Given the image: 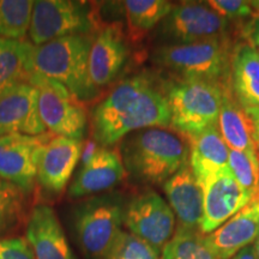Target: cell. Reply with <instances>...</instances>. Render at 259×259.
<instances>
[{"label": "cell", "mask_w": 259, "mask_h": 259, "mask_svg": "<svg viewBox=\"0 0 259 259\" xmlns=\"http://www.w3.org/2000/svg\"><path fill=\"white\" fill-rule=\"evenodd\" d=\"M95 35H72L34 47L35 72L57 80L80 102L95 99L89 53Z\"/></svg>", "instance_id": "3957f363"}, {"label": "cell", "mask_w": 259, "mask_h": 259, "mask_svg": "<svg viewBox=\"0 0 259 259\" xmlns=\"http://www.w3.org/2000/svg\"><path fill=\"white\" fill-rule=\"evenodd\" d=\"M51 136V132L0 136V179L14 184L25 194L30 192L36 180L37 151Z\"/></svg>", "instance_id": "7c38bea8"}, {"label": "cell", "mask_w": 259, "mask_h": 259, "mask_svg": "<svg viewBox=\"0 0 259 259\" xmlns=\"http://www.w3.org/2000/svg\"><path fill=\"white\" fill-rule=\"evenodd\" d=\"M25 193L14 184L0 179V238L15 231L24 218Z\"/></svg>", "instance_id": "4316f807"}, {"label": "cell", "mask_w": 259, "mask_h": 259, "mask_svg": "<svg viewBox=\"0 0 259 259\" xmlns=\"http://www.w3.org/2000/svg\"><path fill=\"white\" fill-rule=\"evenodd\" d=\"M231 88L246 112L259 109V51L250 42L236 45L233 50Z\"/></svg>", "instance_id": "ffe728a7"}, {"label": "cell", "mask_w": 259, "mask_h": 259, "mask_svg": "<svg viewBox=\"0 0 259 259\" xmlns=\"http://www.w3.org/2000/svg\"><path fill=\"white\" fill-rule=\"evenodd\" d=\"M126 174L118 148L100 147L92 160L80 166L69 187V197L84 198L118 185Z\"/></svg>", "instance_id": "2e32d148"}, {"label": "cell", "mask_w": 259, "mask_h": 259, "mask_svg": "<svg viewBox=\"0 0 259 259\" xmlns=\"http://www.w3.org/2000/svg\"><path fill=\"white\" fill-rule=\"evenodd\" d=\"M229 22L205 3L183 2L174 5L161 22L160 34L171 45L227 36Z\"/></svg>", "instance_id": "30bf717a"}, {"label": "cell", "mask_w": 259, "mask_h": 259, "mask_svg": "<svg viewBox=\"0 0 259 259\" xmlns=\"http://www.w3.org/2000/svg\"><path fill=\"white\" fill-rule=\"evenodd\" d=\"M169 125L164 88L147 72L121 80L90 112L92 139L100 147H112L139 130Z\"/></svg>", "instance_id": "6da1fadb"}, {"label": "cell", "mask_w": 259, "mask_h": 259, "mask_svg": "<svg viewBox=\"0 0 259 259\" xmlns=\"http://www.w3.org/2000/svg\"><path fill=\"white\" fill-rule=\"evenodd\" d=\"M161 259H221L199 229L178 226L173 238L162 250Z\"/></svg>", "instance_id": "d4e9b609"}, {"label": "cell", "mask_w": 259, "mask_h": 259, "mask_svg": "<svg viewBox=\"0 0 259 259\" xmlns=\"http://www.w3.org/2000/svg\"><path fill=\"white\" fill-rule=\"evenodd\" d=\"M100 25L90 3L78 0L34 2L29 36L34 46L72 35H93Z\"/></svg>", "instance_id": "52a82bcc"}, {"label": "cell", "mask_w": 259, "mask_h": 259, "mask_svg": "<svg viewBox=\"0 0 259 259\" xmlns=\"http://www.w3.org/2000/svg\"><path fill=\"white\" fill-rule=\"evenodd\" d=\"M160 253L147 241L121 231L105 259H161Z\"/></svg>", "instance_id": "f1b7e54d"}, {"label": "cell", "mask_w": 259, "mask_h": 259, "mask_svg": "<svg viewBox=\"0 0 259 259\" xmlns=\"http://www.w3.org/2000/svg\"><path fill=\"white\" fill-rule=\"evenodd\" d=\"M233 50L227 36L191 44H168L155 51L154 60L177 79L226 84L231 82Z\"/></svg>", "instance_id": "277c9868"}, {"label": "cell", "mask_w": 259, "mask_h": 259, "mask_svg": "<svg viewBox=\"0 0 259 259\" xmlns=\"http://www.w3.org/2000/svg\"><path fill=\"white\" fill-rule=\"evenodd\" d=\"M228 166L239 185L251 192H259V154L229 149Z\"/></svg>", "instance_id": "83f0119b"}, {"label": "cell", "mask_w": 259, "mask_h": 259, "mask_svg": "<svg viewBox=\"0 0 259 259\" xmlns=\"http://www.w3.org/2000/svg\"><path fill=\"white\" fill-rule=\"evenodd\" d=\"M125 204L118 194L90 197L74 205L71 229L85 259H105L122 231Z\"/></svg>", "instance_id": "5b68a950"}, {"label": "cell", "mask_w": 259, "mask_h": 259, "mask_svg": "<svg viewBox=\"0 0 259 259\" xmlns=\"http://www.w3.org/2000/svg\"><path fill=\"white\" fill-rule=\"evenodd\" d=\"M38 112V93L30 83H22L0 97V136L46 134Z\"/></svg>", "instance_id": "9a60e30c"}, {"label": "cell", "mask_w": 259, "mask_h": 259, "mask_svg": "<svg viewBox=\"0 0 259 259\" xmlns=\"http://www.w3.org/2000/svg\"><path fill=\"white\" fill-rule=\"evenodd\" d=\"M25 239L35 259H76L56 211L47 204H37L31 210Z\"/></svg>", "instance_id": "e0dca14e"}, {"label": "cell", "mask_w": 259, "mask_h": 259, "mask_svg": "<svg viewBox=\"0 0 259 259\" xmlns=\"http://www.w3.org/2000/svg\"><path fill=\"white\" fill-rule=\"evenodd\" d=\"M200 186L203 189L204 210L199 231L205 235L216 231L259 193L239 185L229 168L210 177Z\"/></svg>", "instance_id": "8fae6325"}, {"label": "cell", "mask_w": 259, "mask_h": 259, "mask_svg": "<svg viewBox=\"0 0 259 259\" xmlns=\"http://www.w3.org/2000/svg\"><path fill=\"white\" fill-rule=\"evenodd\" d=\"M130 48L119 24L100 28L89 53V77L97 92L115 80L128 59Z\"/></svg>", "instance_id": "5bb4252c"}, {"label": "cell", "mask_w": 259, "mask_h": 259, "mask_svg": "<svg viewBox=\"0 0 259 259\" xmlns=\"http://www.w3.org/2000/svg\"><path fill=\"white\" fill-rule=\"evenodd\" d=\"M247 35L250 44L255 50L259 51V19H255V21L252 22V24L248 27Z\"/></svg>", "instance_id": "1f68e13d"}, {"label": "cell", "mask_w": 259, "mask_h": 259, "mask_svg": "<svg viewBox=\"0 0 259 259\" xmlns=\"http://www.w3.org/2000/svg\"><path fill=\"white\" fill-rule=\"evenodd\" d=\"M84 143L52 135L41 145L36 156V179L47 192H63L82 156Z\"/></svg>", "instance_id": "4fadbf2b"}, {"label": "cell", "mask_w": 259, "mask_h": 259, "mask_svg": "<svg viewBox=\"0 0 259 259\" xmlns=\"http://www.w3.org/2000/svg\"><path fill=\"white\" fill-rule=\"evenodd\" d=\"M126 174L147 185H160L189 163V141L169 128L139 130L122 139Z\"/></svg>", "instance_id": "7a4b0ae2"}, {"label": "cell", "mask_w": 259, "mask_h": 259, "mask_svg": "<svg viewBox=\"0 0 259 259\" xmlns=\"http://www.w3.org/2000/svg\"><path fill=\"white\" fill-rule=\"evenodd\" d=\"M218 126L223 141L229 149L258 154L253 122L250 114L233 95L231 83L223 87Z\"/></svg>", "instance_id": "7402d4cb"}, {"label": "cell", "mask_w": 259, "mask_h": 259, "mask_svg": "<svg viewBox=\"0 0 259 259\" xmlns=\"http://www.w3.org/2000/svg\"><path fill=\"white\" fill-rule=\"evenodd\" d=\"M247 113L250 114L252 122H253L254 132H255V141H257V139L259 138V109H257V111L247 112Z\"/></svg>", "instance_id": "836d02e7"}, {"label": "cell", "mask_w": 259, "mask_h": 259, "mask_svg": "<svg viewBox=\"0 0 259 259\" xmlns=\"http://www.w3.org/2000/svg\"><path fill=\"white\" fill-rule=\"evenodd\" d=\"M34 45L27 40L0 37V97L22 83H29L35 72Z\"/></svg>", "instance_id": "603a6c76"}, {"label": "cell", "mask_w": 259, "mask_h": 259, "mask_svg": "<svg viewBox=\"0 0 259 259\" xmlns=\"http://www.w3.org/2000/svg\"><path fill=\"white\" fill-rule=\"evenodd\" d=\"M168 203L178 219V226L199 229L203 219V189L187 163L163 184Z\"/></svg>", "instance_id": "d6986e66"}, {"label": "cell", "mask_w": 259, "mask_h": 259, "mask_svg": "<svg viewBox=\"0 0 259 259\" xmlns=\"http://www.w3.org/2000/svg\"><path fill=\"white\" fill-rule=\"evenodd\" d=\"M205 4L228 22L252 17L248 0H209Z\"/></svg>", "instance_id": "f546056e"}, {"label": "cell", "mask_w": 259, "mask_h": 259, "mask_svg": "<svg viewBox=\"0 0 259 259\" xmlns=\"http://www.w3.org/2000/svg\"><path fill=\"white\" fill-rule=\"evenodd\" d=\"M231 259H257L254 245H250L247 246V247L242 248L241 251H239L238 253Z\"/></svg>", "instance_id": "d6a6232c"}, {"label": "cell", "mask_w": 259, "mask_h": 259, "mask_svg": "<svg viewBox=\"0 0 259 259\" xmlns=\"http://www.w3.org/2000/svg\"><path fill=\"white\" fill-rule=\"evenodd\" d=\"M258 154H259V153H258Z\"/></svg>", "instance_id": "74e56055"}, {"label": "cell", "mask_w": 259, "mask_h": 259, "mask_svg": "<svg viewBox=\"0 0 259 259\" xmlns=\"http://www.w3.org/2000/svg\"><path fill=\"white\" fill-rule=\"evenodd\" d=\"M255 143H257V148H258V153H259V138L255 141Z\"/></svg>", "instance_id": "8d00e7d4"}, {"label": "cell", "mask_w": 259, "mask_h": 259, "mask_svg": "<svg viewBox=\"0 0 259 259\" xmlns=\"http://www.w3.org/2000/svg\"><path fill=\"white\" fill-rule=\"evenodd\" d=\"M254 248H255V254H257V259H259V234L257 236V239H255Z\"/></svg>", "instance_id": "d590c367"}, {"label": "cell", "mask_w": 259, "mask_h": 259, "mask_svg": "<svg viewBox=\"0 0 259 259\" xmlns=\"http://www.w3.org/2000/svg\"><path fill=\"white\" fill-rule=\"evenodd\" d=\"M186 139L190 147L189 164L200 185L210 177L228 169L229 148L218 125Z\"/></svg>", "instance_id": "44dd1931"}, {"label": "cell", "mask_w": 259, "mask_h": 259, "mask_svg": "<svg viewBox=\"0 0 259 259\" xmlns=\"http://www.w3.org/2000/svg\"><path fill=\"white\" fill-rule=\"evenodd\" d=\"M226 84L176 79L164 87L170 112L169 127L189 138L218 125Z\"/></svg>", "instance_id": "8992f818"}, {"label": "cell", "mask_w": 259, "mask_h": 259, "mask_svg": "<svg viewBox=\"0 0 259 259\" xmlns=\"http://www.w3.org/2000/svg\"><path fill=\"white\" fill-rule=\"evenodd\" d=\"M167 0H126L122 3L127 27L132 37H141L161 23L173 9Z\"/></svg>", "instance_id": "cb8c5ba5"}, {"label": "cell", "mask_w": 259, "mask_h": 259, "mask_svg": "<svg viewBox=\"0 0 259 259\" xmlns=\"http://www.w3.org/2000/svg\"><path fill=\"white\" fill-rule=\"evenodd\" d=\"M34 2L0 0V37L24 40L30 29Z\"/></svg>", "instance_id": "484cf974"}, {"label": "cell", "mask_w": 259, "mask_h": 259, "mask_svg": "<svg viewBox=\"0 0 259 259\" xmlns=\"http://www.w3.org/2000/svg\"><path fill=\"white\" fill-rule=\"evenodd\" d=\"M0 259H35L27 239L21 236L0 238Z\"/></svg>", "instance_id": "4dcf8cb0"}, {"label": "cell", "mask_w": 259, "mask_h": 259, "mask_svg": "<svg viewBox=\"0 0 259 259\" xmlns=\"http://www.w3.org/2000/svg\"><path fill=\"white\" fill-rule=\"evenodd\" d=\"M259 234V193L240 211L206 235L221 259H231L252 245Z\"/></svg>", "instance_id": "ac0fdd59"}, {"label": "cell", "mask_w": 259, "mask_h": 259, "mask_svg": "<svg viewBox=\"0 0 259 259\" xmlns=\"http://www.w3.org/2000/svg\"><path fill=\"white\" fill-rule=\"evenodd\" d=\"M250 6L252 10V18L259 19V0H251Z\"/></svg>", "instance_id": "e575fe53"}, {"label": "cell", "mask_w": 259, "mask_h": 259, "mask_svg": "<svg viewBox=\"0 0 259 259\" xmlns=\"http://www.w3.org/2000/svg\"><path fill=\"white\" fill-rule=\"evenodd\" d=\"M124 226L127 231L162 252L176 233V215L166 200L153 190L132 198L125 205Z\"/></svg>", "instance_id": "9c48e42d"}, {"label": "cell", "mask_w": 259, "mask_h": 259, "mask_svg": "<svg viewBox=\"0 0 259 259\" xmlns=\"http://www.w3.org/2000/svg\"><path fill=\"white\" fill-rule=\"evenodd\" d=\"M29 83L38 93L41 120L54 136L83 141L88 130V113L63 84L34 72Z\"/></svg>", "instance_id": "ba28073f"}]
</instances>
